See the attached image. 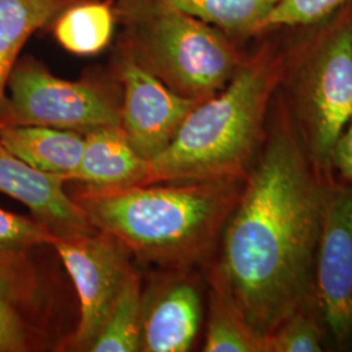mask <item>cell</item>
Segmentation results:
<instances>
[{"label":"cell","instance_id":"12","mask_svg":"<svg viewBox=\"0 0 352 352\" xmlns=\"http://www.w3.org/2000/svg\"><path fill=\"white\" fill-rule=\"evenodd\" d=\"M65 177L42 173L0 144V192L24 204L59 238L90 234L97 228L64 190Z\"/></svg>","mask_w":352,"mask_h":352},{"label":"cell","instance_id":"18","mask_svg":"<svg viewBox=\"0 0 352 352\" xmlns=\"http://www.w3.org/2000/svg\"><path fill=\"white\" fill-rule=\"evenodd\" d=\"M144 292L135 272L107 316L90 352L141 351Z\"/></svg>","mask_w":352,"mask_h":352},{"label":"cell","instance_id":"24","mask_svg":"<svg viewBox=\"0 0 352 352\" xmlns=\"http://www.w3.org/2000/svg\"><path fill=\"white\" fill-rule=\"evenodd\" d=\"M351 119H352V118H351Z\"/></svg>","mask_w":352,"mask_h":352},{"label":"cell","instance_id":"1","mask_svg":"<svg viewBox=\"0 0 352 352\" xmlns=\"http://www.w3.org/2000/svg\"><path fill=\"white\" fill-rule=\"evenodd\" d=\"M333 179L312 162L278 89L263 148L213 261L265 340L294 312L316 302V252Z\"/></svg>","mask_w":352,"mask_h":352},{"label":"cell","instance_id":"5","mask_svg":"<svg viewBox=\"0 0 352 352\" xmlns=\"http://www.w3.org/2000/svg\"><path fill=\"white\" fill-rule=\"evenodd\" d=\"M132 20L126 55L188 100L205 101L221 91L248 55L225 32L166 0L136 4Z\"/></svg>","mask_w":352,"mask_h":352},{"label":"cell","instance_id":"21","mask_svg":"<svg viewBox=\"0 0 352 352\" xmlns=\"http://www.w3.org/2000/svg\"><path fill=\"white\" fill-rule=\"evenodd\" d=\"M352 0H277L267 16L264 33L285 28H307L321 23Z\"/></svg>","mask_w":352,"mask_h":352},{"label":"cell","instance_id":"3","mask_svg":"<svg viewBox=\"0 0 352 352\" xmlns=\"http://www.w3.org/2000/svg\"><path fill=\"white\" fill-rule=\"evenodd\" d=\"M283 72V43L266 39L225 88L192 109L173 142L149 161L146 184L247 179Z\"/></svg>","mask_w":352,"mask_h":352},{"label":"cell","instance_id":"20","mask_svg":"<svg viewBox=\"0 0 352 352\" xmlns=\"http://www.w3.org/2000/svg\"><path fill=\"white\" fill-rule=\"evenodd\" d=\"M330 350L327 327L316 302L287 317L266 338V352H322Z\"/></svg>","mask_w":352,"mask_h":352},{"label":"cell","instance_id":"17","mask_svg":"<svg viewBox=\"0 0 352 352\" xmlns=\"http://www.w3.org/2000/svg\"><path fill=\"white\" fill-rule=\"evenodd\" d=\"M183 12L215 26L236 39L264 33L277 0H166Z\"/></svg>","mask_w":352,"mask_h":352},{"label":"cell","instance_id":"11","mask_svg":"<svg viewBox=\"0 0 352 352\" xmlns=\"http://www.w3.org/2000/svg\"><path fill=\"white\" fill-rule=\"evenodd\" d=\"M164 282L144 294L141 351L187 352L197 340L206 272H167Z\"/></svg>","mask_w":352,"mask_h":352},{"label":"cell","instance_id":"7","mask_svg":"<svg viewBox=\"0 0 352 352\" xmlns=\"http://www.w3.org/2000/svg\"><path fill=\"white\" fill-rule=\"evenodd\" d=\"M7 88L3 126H51L84 135L120 126V106L106 90L88 81L56 77L33 59L16 63Z\"/></svg>","mask_w":352,"mask_h":352},{"label":"cell","instance_id":"13","mask_svg":"<svg viewBox=\"0 0 352 352\" xmlns=\"http://www.w3.org/2000/svg\"><path fill=\"white\" fill-rule=\"evenodd\" d=\"M80 164L68 182L93 188L145 186L149 161L133 149L120 126H102L84 133Z\"/></svg>","mask_w":352,"mask_h":352},{"label":"cell","instance_id":"6","mask_svg":"<svg viewBox=\"0 0 352 352\" xmlns=\"http://www.w3.org/2000/svg\"><path fill=\"white\" fill-rule=\"evenodd\" d=\"M32 252H0V352L63 351L72 334L60 279Z\"/></svg>","mask_w":352,"mask_h":352},{"label":"cell","instance_id":"14","mask_svg":"<svg viewBox=\"0 0 352 352\" xmlns=\"http://www.w3.org/2000/svg\"><path fill=\"white\" fill-rule=\"evenodd\" d=\"M85 138L82 133L51 126H6L0 144L42 173L60 175L68 182L80 164Z\"/></svg>","mask_w":352,"mask_h":352},{"label":"cell","instance_id":"10","mask_svg":"<svg viewBox=\"0 0 352 352\" xmlns=\"http://www.w3.org/2000/svg\"><path fill=\"white\" fill-rule=\"evenodd\" d=\"M119 77L124 88L120 126L133 149L151 161L173 142L200 102L179 96L128 55L120 63Z\"/></svg>","mask_w":352,"mask_h":352},{"label":"cell","instance_id":"23","mask_svg":"<svg viewBox=\"0 0 352 352\" xmlns=\"http://www.w3.org/2000/svg\"><path fill=\"white\" fill-rule=\"evenodd\" d=\"M334 175L352 182V119L337 140L333 155Z\"/></svg>","mask_w":352,"mask_h":352},{"label":"cell","instance_id":"16","mask_svg":"<svg viewBox=\"0 0 352 352\" xmlns=\"http://www.w3.org/2000/svg\"><path fill=\"white\" fill-rule=\"evenodd\" d=\"M65 4L67 0H0V128L7 107L6 89L20 51Z\"/></svg>","mask_w":352,"mask_h":352},{"label":"cell","instance_id":"4","mask_svg":"<svg viewBox=\"0 0 352 352\" xmlns=\"http://www.w3.org/2000/svg\"><path fill=\"white\" fill-rule=\"evenodd\" d=\"M283 43L280 91L317 170L334 177L337 140L352 118V1Z\"/></svg>","mask_w":352,"mask_h":352},{"label":"cell","instance_id":"9","mask_svg":"<svg viewBox=\"0 0 352 352\" xmlns=\"http://www.w3.org/2000/svg\"><path fill=\"white\" fill-rule=\"evenodd\" d=\"M316 304L327 327L330 349L352 346V182L334 176L315 261Z\"/></svg>","mask_w":352,"mask_h":352},{"label":"cell","instance_id":"8","mask_svg":"<svg viewBox=\"0 0 352 352\" xmlns=\"http://www.w3.org/2000/svg\"><path fill=\"white\" fill-rule=\"evenodd\" d=\"M51 248L71 278L78 299L75 330L63 351H90L118 296L136 272L132 256L120 241L100 230L74 238L56 236Z\"/></svg>","mask_w":352,"mask_h":352},{"label":"cell","instance_id":"15","mask_svg":"<svg viewBox=\"0 0 352 352\" xmlns=\"http://www.w3.org/2000/svg\"><path fill=\"white\" fill-rule=\"evenodd\" d=\"M208 317L202 351L266 352V340L250 325L219 270H206Z\"/></svg>","mask_w":352,"mask_h":352},{"label":"cell","instance_id":"22","mask_svg":"<svg viewBox=\"0 0 352 352\" xmlns=\"http://www.w3.org/2000/svg\"><path fill=\"white\" fill-rule=\"evenodd\" d=\"M56 235L37 218L0 209V252L34 251L51 247Z\"/></svg>","mask_w":352,"mask_h":352},{"label":"cell","instance_id":"19","mask_svg":"<svg viewBox=\"0 0 352 352\" xmlns=\"http://www.w3.org/2000/svg\"><path fill=\"white\" fill-rule=\"evenodd\" d=\"M113 12L107 4L85 3L67 10L55 26V36L64 49L77 55H93L111 41Z\"/></svg>","mask_w":352,"mask_h":352},{"label":"cell","instance_id":"2","mask_svg":"<svg viewBox=\"0 0 352 352\" xmlns=\"http://www.w3.org/2000/svg\"><path fill=\"white\" fill-rule=\"evenodd\" d=\"M245 179L84 186L72 195L89 222L131 256L166 272H206L213 264Z\"/></svg>","mask_w":352,"mask_h":352}]
</instances>
